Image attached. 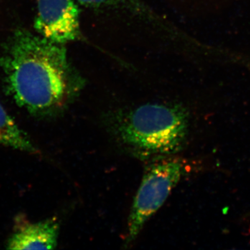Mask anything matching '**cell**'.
<instances>
[{
  "instance_id": "277c9868",
  "label": "cell",
  "mask_w": 250,
  "mask_h": 250,
  "mask_svg": "<svg viewBox=\"0 0 250 250\" xmlns=\"http://www.w3.org/2000/svg\"><path fill=\"white\" fill-rule=\"evenodd\" d=\"M36 1L34 29L39 35L61 45L80 39V11L75 0Z\"/></svg>"
},
{
  "instance_id": "5b68a950",
  "label": "cell",
  "mask_w": 250,
  "mask_h": 250,
  "mask_svg": "<svg viewBox=\"0 0 250 250\" xmlns=\"http://www.w3.org/2000/svg\"><path fill=\"white\" fill-rule=\"evenodd\" d=\"M59 225L56 219L40 223H30L22 218L16 222L12 236L7 242V249L53 250L58 243Z\"/></svg>"
},
{
  "instance_id": "6da1fadb",
  "label": "cell",
  "mask_w": 250,
  "mask_h": 250,
  "mask_svg": "<svg viewBox=\"0 0 250 250\" xmlns=\"http://www.w3.org/2000/svg\"><path fill=\"white\" fill-rule=\"evenodd\" d=\"M0 66L6 91L31 114H57L78 92L65 46L25 29L16 31L6 42Z\"/></svg>"
},
{
  "instance_id": "3957f363",
  "label": "cell",
  "mask_w": 250,
  "mask_h": 250,
  "mask_svg": "<svg viewBox=\"0 0 250 250\" xmlns=\"http://www.w3.org/2000/svg\"><path fill=\"white\" fill-rule=\"evenodd\" d=\"M185 173V164L177 159L156 161L148 167L130 211L126 246L136 240L145 224L162 207Z\"/></svg>"
},
{
  "instance_id": "7a4b0ae2",
  "label": "cell",
  "mask_w": 250,
  "mask_h": 250,
  "mask_svg": "<svg viewBox=\"0 0 250 250\" xmlns=\"http://www.w3.org/2000/svg\"><path fill=\"white\" fill-rule=\"evenodd\" d=\"M112 129L123 146L140 155H171L187 142L188 113L177 105L146 104L116 116Z\"/></svg>"
},
{
  "instance_id": "ba28073f",
  "label": "cell",
  "mask_w": 250,
  "mask_h": 250,
  "mask_svg": "<svg viewBox=\"0 0 250 250\" xmlns=\"http://www.w3.org/2000/svg\"></svg>"
},
{
  "instance_id": "8992f818",
  "label": "cell",
  "mask_w": 250,
  "mask_h": 250,
  "mask_svg": "<svg viewBox=\"0 0 250 250\" xmlns=\"http://www.w3.org/2000/svg\"><path fill=\"white\" fill-rule=\"evenodd\" d=\"M0 145L29 154H39V149L34 146L27 134L18 126L1 104Z\"/></svg>"
},
{
  "instance_id": "52a82bcc",
  "label": "cell",
  "mask_w": 250,
  "mask_h": 250,
  "mask_svg": "<svg viewBox=\"0 0 250 250\" xmlns=\"http://www.w3.org/2000/svg\"><path fill=\"white\" fill-rule=\"evenodd\" d=\"M79 4L90 9L126 10L134 14L157 21L159 18L140 0H75Z\"/></svg>"
}]
</instances>
